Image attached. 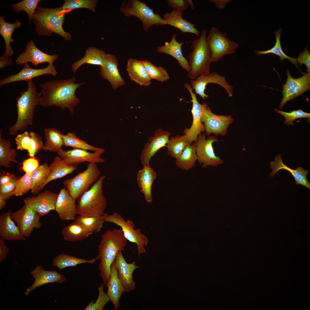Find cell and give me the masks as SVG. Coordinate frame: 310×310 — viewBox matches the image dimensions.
<instances>
[{"mask_svg":"<svg viewBox=\"0 0 310 310\" xmlns=\"http://www.w3.org/2000/svg\"><path fill=\"white\" fill-rule=\"evenodd\" d=\"M272 171L270 173L271 177H273L278 171L284 169L288 171L294 177L297 185H301L310 189V184L308 181L307 176L309 172V170H304L301 167H298L295 169L288 167L283 162L280 154H278L274 158V161L270 163Z\"/></svg>","mask_w":310,"mask_h":310,"instance_id":"obj_26","label":"cell"},{"mask_svg":"<svg viewBox=\"0 0 310 310\" xmlns=\"http://www.w3.org/2000/svg\"><path fill=\"white\" fill-rule=\"evenodd\" d=\"M96 260L95 258L91 260H87L66 254L61 253L53 259L52 265L53 266L57 267L60 270H61L65 268L69 267L76 266L79 264H92L94 263Z\"/></svg>","mask_w":310,"mask_h":310,"instance_id":"obj_39","label":"cell"},{"mask_svg":"<svg viewBox=\"0 0 310 310\" xmlns=\"http://www.w3.org/2000/svg\"><path fill=\"white\" fill-rule=\"evenodd\" d=\"M3 197L0 195V210H1L6 205L5 201Z\"/></svg>","mask_w":310,"mask_h":310,"instance_id":"obj_62","label":"cell"},{"mask_svg":"<svg viewBox=\"0 0 310 310\" xmlns=\"http://www.w3.org/2000/svg\"><path fill=\"white\" fill-rule=\"evenodd\" d=\"M61 233L65 240L72 242L81 241L92 234L75 221L63 227Z\"/></svg>","mask_w":310,"mask_h":310,"instance_id":"obj_36","label":"cell"},{"mask_svg":"<svg viewBox=\"0 0 310 310\" xmlns=\"http://www.w3.org/2000/svg\"><path fill=\"white\" fill-rule=\"evenodd\" d=\"M45 142L43 150L51 152L58 153L63 149L62 147L64 143L62 137V134L55 128L44 129Z\"/></svg>","mask_w":310,"mask_h":310,"instance_id":"obj_35","label":"cell"},{"mask_svg":"<svg viewBox=\"0 0 310 310\" xmlns=\"http://www.w3.org/2000/svg\"><path fill=\"white\" fill-rule=\"evenodd\" d=\"M98 1L96 0H65L61 7L65 10L85 8L92 12L95 11Z\"/></svg>","mask_w":310,"mask_h":310,"instance_id":"obj_48","label":"cell"},{"mask_svg":"<svg viewBox=\"0 0 310 310\" xmlns=\"http://www.w3.org/2000/svg\"><path fill=\"white\" fill-rule=\"evenodd\" d=\"M100 173L96 163H89L84 171L65 180L63 184L70 195L76 200L98 180Z\"/></svg>","mask_w":310,"mask_h":310,"instance_id":"obj_8","label":"cell"},{"mask_svg":"<svg viewBox=\"0 0 310 310\" xmlns=\"http://www.w3.org/2000/svg\"><path fill=\"white\" fill-rule=\"evenodd\" d=\"M286 73L287 78L285 84H283L281 92L283 97L280 104V109L288 101L301 96L310 89V73H304L302 77L297 78L291 77L288 69Z\"/></svg>","mask_w":310,"mask_h":310,"instance_id":"obj_13","label":"cell"},{"mask_svg":"<svg viewBox=\"0 0 310 310\" xmlns=\"http://www.w3.org/2000/svg\"><path fill=\"white\" fill-rule=\"evenodd\" d=\"M102 216L105 222L112 223L119 226L128 241L136 244L138 257L146 253L145 247L147 245L148 239L141 233L140 229H134L135 224L132 220H125L120 214L117 212L112 214L104 213Z\"/></svg>","mask_w":310,"mask_h":310,"instance_id":"obj_9","label":"cell"},{"mask_svg":"<svg viewBox=\"0 0 310 310\" xmlns=\"http://www.w3.org/2000/svg\"><path fill=\"white\" fill-rule=\"evenodd\" d=\"M32 182L31 175L25 173L18 179L15 190L11 196H20L31 190Z\"/></svg>","mask_w":310,"mask_h":310,"instance_id":"obj_50","label":"cell"},{"mask_svg":"<svg viewBox=\"0 0 310 310\" xmlns=\"http://www.w3.org/2000/svg\"><path fill=\"white\" fill-rule=\"evenodd\" d=\"M39 160L35 156L30 157L22 162L21 168L25 173L31 175L39 166Z\"/></svg>","mask_w":310,"mask_h":310,"instance_id":"obj_55","label":"cell"},{"mask_svg":"<svg viewBox=\"0 0 310 310\" xmlns=\"http://www.w3.org/2000/svg\"><path fill=\"white\" fill-rule=\"evenodd\" d=\"M104 285L101 283L98 287L99 294L96 301L90 302L85 310H103L106 304L109 301L107 293L104 291Z\"/></svg>","mask_w":310,"mask_h":310,"instance_id":"obj_49","label":"cell"},{"mask_svg":"<svg viewBox=\"0 0 310 310\" xmlns=\"http://www.w3.org/2000/svg\"><path fill=\"white\" fill-rule=\"evenodd\" d=\"M126 69L131 80L141 86L146 87L151 84V79L140 61L131 58L128 59Z\"/></svg>","mask_w":310,"mask_h":310,"instance_id":"obj_30","label":"cell"},{"mask_svg":"<svg viewBox=\"0 0 310 310\" xmlns=\"http://www.w3.org/2000/svg\"><path fill=\"white\" fill-rule=\"evenodd\" d=\"M30 273L35 280L32 284L24 292L26 296L43 285L55 282L62 283L66 280L65 276L58 273L57 270H44L40 266H37L34 270L30 272Z\"/></svg>","mask_w":310,"mask_h":310,"instance_id":"obj_25","label":"cell"},{"mask_svg":"<svg viewBox=\"0 0 310 310\" xmlns=\"http://www.w3.org/2000/svg\"><path fill=\"white\" fill-rule=\"evenodd\" d=\"M104 150L101 148L98 151L92 153L84 150L73 148L66 151L63 150L57 153L65 162L76 166L85 162L95 163L104 162L105 160L101 158V156Z\"/></svg>","mask_w":310,"mask_h":310,"instance_id":"obj_17","label":"cell"},{"mask_svg":"<svg viewBox=\"0 0 310 310\" xmlns=\"http://www.w3.org/2000/svg\"><path fill=\"white\" fill-rule=\"evenodd\" d=\"M168 5L177 11H183L187 10L188 5L186 0H168Z\"/></svg>","mask_w":310,"mask_h":310,"instance_id":"obj_57","label":"cell"},{"mask_svg":"<svg viewBox=\"0 0 310 310\" xmlns=\"http://www.w3.org/2000/svg\"><path fill=\"white\" fill-rule=\"evenodd\" d=\"M276 112L283 116L285 119L284 123L286 125H294L293 122L296 119L299 118H306L310 122V113H307L301 109H298L286 112L274 108Z\"/></svg>","mask_w":310,"mask_h":310,"instance_id":"obj_51","label":"cell"},{"mask_svg":"<svg viewBox=\"0 0 310 310\" xmlns=\"http://www.w3.org/2000/svg\"><path fill=\"white\" fill-rule=\"evenodd\" d=\"M105 178L101 176L91 188L78 199L77 214L82 217L102 216L107 202L103 190V183Z\"/></svg>","mask_w":310,"mask_h":310,"instance_id":"obj_6","label":"cell"},{"mask_svg":"<svg viewBox=\"0 0 310 310\" xmlns=\"http://www.w3.org/2000/svg\"><path fill=\"white\" fill-rule=\"evenodd\" d=\"M11 213L9 210L0 215V238L4 240H24L26 237L11 217Z\"/></svg>","mask_w":310,"mask_h":310,"instance_id":"obj_29","label":"cell"},{"mask_svg":"<svg viewBox=\"0 0 310 310\" xmlns=\"http://www.w3.org/2000/svg\"><path fill=\"white\" fill-rule=\"evenodd\" d=\"M13 64V61L9 56L5 53L2 55L0 58V69L5 67L11 66Z\"/></svg>","mask_w":310,"mask_h":310,"instance_id":"obj_59","label":"cell"},{"mask_svg":"<svg viewBox=\"0 0 310 310\" xmlns=\"http://www.w3.org/2000/svg\"><path fill=\"white\" fill-rule=\"evenodd\" d=\"M207 33V30L203 29L199 37L191 43L192 51L187 56L190 67L187 76L191 80L210 73L211 52L206 41Z\"/></svg>","mask_w":310,"mask_h":310,"instance_id":"obj_5","label":"cell"},{"mask_svg":"<svg viewBox=\"0 0 310 310\" xmlns=\"http://www.w3.org/2000/svg\"><path fill=\"white\" fill-rule=\"evenodd\" d=\"M21 25L20 20H17L13 23H10L6 22L3 16H0V34L3 37L5 43V53L9 56L13 54L14 51L10 43L13 42L12 35L14 30L19 28Z\"/></svg>","mask_w":310,"mask_h":310,"instance_id":"obj_37","label":"cell"},{"mask_svg":"<svg viewBox=\"0 0 310 310\" xmlns=\"http://www.w3.org/2000/svg\"><path fill=\"white\" fill-rule=\"evenodd\" d=\"M218 142L216 136H210L207 139L206 135L201 134L196 143V153L197 161L202 168L208 166L216 167L222 164L223 161L214 153L212 144Z\"/></svg>","mask_w":310,"mask_h":310,"instance_id":"obj_12","label":"cell"},{"mask_svg":"<svg viewBox=\"0 0 310 310\" xmlns=\"http://www.w3.org/2000/svg\"><path fill=\"white\" fill-rule=\"evenodd\" d=\"M227 36L225 32L215 27L210 29L206 40L211 52V63L218 61L225 55L233 53L238 48L239 44Z\"/></svg>","mask_w":310,"mask_h":310,"instance_id":"obj_10","label":"cell"},{"mask_svg":"<svg viewBox=\"0 0 310 310\" xmlns=\"http://www.w3.org/2000/svg\"><path fill=\"white\" fill-rule=\"evenodd\" d=\"M107 287L106 293L109 301L113 303L115 309L117 310L120 306V299L125 291L122 284L118 277L115 261L111 266V275Z\"/></svg>","mask_w":310,"mask_h":310,"instance_id":"obj_31","label":"cell"},{"mask_svg":"<svg viewBox=\"0 0 310 310\" xmlns=\"http://www.w3.org/2000/svg\"><path fill=\"white\" fill-rule=\"evenodd\" d=\"M74 221L92 234L100 232L105 222L102 215L90 217L79 216L76 218Z\"/></svg>","mask_w":310,"mask_h":310,"instance_id":"obj_43","label":"cell"},{"mask_svg":"<svg viewBox=\"0 0 310 310\" xmlns=\"http://www.w3.org/2000/svg\"><path fill=\"white\" fill-rule=\"evenodd\" d=\"M106 54L103 50L92 46L88 47L84 57L72 64L71 66L72 71L74 73H75L78 69L85 64L102 67Z\"/></svg>","mask_w":310,"mask_h":310,"instance_id":"obj_34","label":"cell"},{"mask_svg":"<svg viewBox=\"0 0 310 310\" xmlns=\"http://www.w3.org/2000/svg\"><path fill=\"white\" fill-rule=\"evenodd\" d=\"M57 72L53 63H49L46 67L41 69H33L31 68L27 63L17 73L10 75L0 81V86H2L8 84L19 81H25L26 82L38 76L45 74L56 75Z\"/></svg>","mask_w":310,"mask_h":310,"instance_id":"obj_21","label":"cell"},{"mask_svg":"<svg viewBox=\"0 0 310 310\" xmlns=\"http://www.w3.org/2000/svg\"><path fill=\"white\" fill-rule=\"evenodd\" d=\"M117 274L124 287L125 291L129 292L134 289L135 283L133 280V272L140 266L135 262L128 263L126 261L122 253H118L115 260Z\"/></svg>","mask_w":310,"mask_h":310,"instance_id":"obj_22","label":"cell"},{"mask_svg":"<svg viewBox=\"0 0 310 310\" xmlns=\"http://www.w3.org/2000/svg\"><path fill=\"white\" fill-rule=\"evenodd\" d=\"M68 11L61 7L53 9L40 6L38 7L33 18L37 34L39 36H50L55 33L66 40H71V34L65 31L62 27Z\"/></svg>","mask_w":310,"mask_h":310,"instance_id":"obj_3","label":"cell"},{"mask_svg":"<svg viewBox=\"0 0 310 310\" xmlns=\"http://www.w3.org/2000/svg\"><path fill=\"white\" fill-rule=\"evenodd\" d=\"M59 58L56 54L49 55L40 50L32 40L27 42L24 51L19 54L16 60V64L21 65L31 62L37 67L39 64L45 63H53Z\"/></svg>","mask_w":310,"mask_h":310,"instance_id":"obj_20","label":"cell"},{"mask_svg":"<svg viewBox=\"0 0 310 310\" xmlns=\"http://www.w3.org/2000/svg\"><path fill=\"white\" fill-rule=\"evenodd\" d=\"M296 59L299 66H301L303 64H304L307 68L306 72L310 73V54L307 46L304 48L303 52L300 53Z\"/></svg>","mask_w":310,"mask_h":310,"instance_id":"obj_56","label":"cell"},{"mask_svg":"<svg viewBox=\"0 0 310 310\" xmlns=\"http://www.w3.org/2000/svg\"><path fill=\"white\" fill-rule=\"evenodd\" d=\"M16 145V149L18 150H27L29 149L31 140V136L30 133L27 131L18 134L15 138Z\"/></svg>","mask_w":310,"mask_h":310,"instance_id":"obj_53","label":"cell"},{"mask_svg":"<svg viewBox=\"0 0 310 310\" xmlns=\"http://www.w3.org/2000/svg\"><path fill=\"white\" fill-rule=\"evenodd\" d=\"M190 83L191 87L195 90V94L199 95L204 100L209 97L205 93V90L207 85L209 83L220 86L226 90L229 96L231 97L233 95L232 86L228 83L224 77L216 72L200 75L195 80H191Z\"/></svg>","mask_w":310,"mask_h":310,"instance_id":"obj_16","label":"cell"},{"mask_svg":"<svg viewBox=\"0 0 310 310\" xmlns=\"http://www.w3.org/2000/svg\"><path fill=\"white\" fill-rule=\"evenodd\" d=\"M11 216L25 237L30 236L34 228L39 229L42 226L38 214L25 204L20 209L11 212Z\"/></svg>","mask_w":310,"mask_h":310,"instance_id":"obj_14","label":"cell"},{"mask_svg":"<svg viewBox=\"0 0 310 310\" xmlns=\"http://www.w3.org/2000/svg\"><path fill=\"white\" fill-rule=\"evenodd\" d=\"M64 145L77 148L96 152L101 149L92 146L86 142L80 139L73 132H69L66 134H62Z\"/></svg>","mask_w":310,"mask_h":310,"instance_id":"obj_45","label":"cell"},{"mask_svg":"<svg viewBox=\"0 0 310 310\" xmlns=\"http://www.w3.org/2000/svg\"><path fill=\"white\" fill-rule=\"evenodd\" d=\"M189 145L187 136L185 135H177L170 138L166 144L167 154L170 157L177 158L186 147Z\"/></svg>","mask_w":310,"mask_h":310,"instance_id":"obj_42","label":"cell"},{"mask_svg":"<svg viewBox=\"0 0 310 310\" xmlns=\"http://www.w3.org/2000/svg\"><path fill=\"white\" fill-rule=\"evenodd\" d=\"M176 37V33H173L170 42L166 41L164 45L157 47V52L167 54L173 57L178 61L179 65L188 73L190 70L189 63L183 55L181 47L184 43L178 42Z\"/></svg>","mask_w":310,"mask_h":310,"instance_id":"obj_28","label":"cell"},{"mask_svg":"<svg viewBox=\"0 0 310 310\" xmlns=\"http://www.w3.org/2000/svg\"><path fill=\"white\" fill-rule=\"evenodd\" d=\"M176 159V166L182 170H188L193 167L197 160L196 142L187 146Z\"/></svg>","mask_w":310,"mask_h":310,"instance_id":"obj_38","label":"cell"},{"mask_svg":"<svg viewBox=\"0 0 310 310\" xmlns=\"http://www.w3.org/2000/svg\"><path fill=\"white\" fill-rule=\"evenodd\" d=\"M50 172L49 166L46 163H44L31 175V190L32 194L35 195L38 193L39 189L46 181Z\"/></svg>","mask_w":310,"mask_h":310,"instance_id":"obj_41","label":"cell"},{"mask_svg":"<svg viewBox=\"0 0 310 310\" xmlns=\"http://www.w3.org/2000/svg\"><path fill=\"white\" fill-rule=\"evenodd\" d=\"M55 211L63 220H74L77 213L75 200L70 195L64 187L58 194L55 204Z\"/></svg>","mask_w":310,"mask_h":310,"instance_id":"obj_24","label":"cell"},{"mask_svg":"<svg viewBox=\"0 0 310 310\" xmlns=\"http://www.w3.org/2000/svg\"><path fill=\"white\" fill-rule=\"evenodd\" d=\"M11 143L9 140L2 137V130L0 132V165L9 168L11 162L17 163L16 159V150L11 148Z\"/></svg>","mask_w":310,"mask_h":310,"instance_id":"obj_40","label":"cell"},{"mask_svg":"<svg viewBox=\"0 0 310 310\" xmlns=\"http://www.w3.org/2000/svg\"><path fill=\"white\" fill-rule=\"evenodd\" d=\"M40 1V0H24L11 5L10 6L13 8V11L16 13L22 11H25L28 14L29 22L31 24L34 14L38 8L37 4Z\"/></svg>","mask_w":310,"mask_h":310,"instance_id":"obj_47","label":"cell"},{"mask_svg":"<svg viewBox=\"0 0 310 310\" xmlns=\"http://www.w3.org/2000/svg\"><path fill=\"white\" fill-rule=\"evenodd\" d=\"M18 179L15 176L8 183L0 185V195L5 200L11 197V194L15 189Z\"/></svg>","mask_w":310,"mask_h":310,"instance_id":"obj_54","label":"cell"},{"mask_svg":"<svg viewBox=\"0 0 310 310\" xmlns=\"http://www.w3.org/2000/svg\"><path fill=\"white\" fill-rule=\"evenodd\" d=\"M58 195L46 190L35 196L25 198L24 202L36 212L40 217L48 214L51 210H55Z\"/></svg>","mask_w":310,"mask_h":310,"instance_id":"obj_18","label":"cell"},{"mask_svg":"<svg viewBox=\"0 0 310 310\" xmlns=\"http://www.w3.org/2000/svg\"><path fill=\"white\" fill-rule=\"evenodd\" d=\"M209 1L215 4L216 8L223 9L231 1V0H210Z\"/></svg>","mask_w":310,"mask_h":310,"instance_id":"obj_61","label":"cell"},{"mask_svg":"<svg viewBox=\"0 0 310 310\" xmlns=\"http://www.w3.org/2000/svg\"><path fill=\"white\" fill-rule=\"evenodd\" d=\"M170 135L169 131L161 128L155 131L154 135L149 138V142L145 144L141 151L140 160L143 166L149 164L151 158L161 148L166 147Z\"/></svg>","mask_w":310,"mask_h":310,"instance_id":"obj_19","label":"cell"},{"mask_svg":"<svg viewBox=\"0 0 310 310\" xmlns=\"http://www.w3.org/2000/svg\"><path fill=\"white\" fill-rule=\"evenodd\" d=\"M119 62L116 56L110 54H106L104 65L100 67V74L101 77L108 80L112 89L116 90L125 84L119 71Z\"/></svg>","mask_w":310,"mask_h":310,"instance_id":"obj_23","label":"cell"},{"mask_svg":"<svg viewBox=\"0 0 310 310\" xmlns=\"http://www.w3.org/2000/svg\"><path fill=\"white\" fill-rule=\"evenodd\" d=\"M120 11L127 17L134 16L138 18L145 31H147L153 25L166 24V22L159 14L155 13L146 3L138 0L123 2L121 4Z\"/></svg>","mask_w":310,"mask_h":310,"instance_id":"obj_7","label":"cell"},{"mask_svg":"<svg viewBox=\"0 0 310 310\" xmlns=\"http://www.w3.org/2000/svg\"><path fill=\"white\" fill-rule=\"evenodd\" d=\"M186 1L188 5H189L191 7L192 9H194V5L191 0H186Z\"/></svg>","mask_w":310,"mask_h":310,"instance_id":"obj_63","label":"cell"},{"mask_svg":"<svg viewBox=\"0 0 310 310\" xmlns=\"http://www.w3.org/2000/svg\"><path fill=\"white\" fill-rule=\"evenodd\" d=\"M98 253L95 258L100 261L98 264L100 276L103 284L107 286L111 274V266L119 251H123L128 240L120 229L107 230L101 235Z\"/></svg>","mask_w":310,"mask_h":310,"instance_id":"obj_2","label":"cell"},{"mask_svg":"<svg viewBox=\"0 0 310 310\" xmlns=\"http://www.w3.org/2000/svg\"><path fill=\"white\" fill-rule=\"evenodd\" d=\"M137 173V180L140 191L143 194L146 201L148 203L152 201V185L156 178L154 170L150 165H145Z\"/></svg>","mask_w":310,"mask_h":310,"instance_id":"obj_27","label":"cell"},{"mask_svg":"<svg viewBox=\"0 0 310 310\" xmlns=\"http://www.w3.org/2000/svg\"><path fill=\"white\" fill-rule=\"evenodd\" d=\"M183 11L173 9L170 13L166 12L163 14V19L166 24L179 29L183 33H190L199 36L200 32L195 28V25L183 18Z\"/></svg>","mask_w":310,"mask_h":310,"instance_id":"obj_32","label":"cell"},{"mask_svg":"<svg viewBox=\"0 0 310 310\" xmlns=\"http://www.w3.org/2000/svg\"><path fill=\"white\" fill-rule=\"evenodd\" d=\"M202 104L203 109L201 121L204 127L205 134L225 135L230 125L234 122V119L230 115H216L212 111L206 103L204 102Z\"/></svg>","mask_w":310,"mask_h":310,"instance_id":"obj_11","label":"cell"},{"mask_svg":"<svg viewBox=\"0 0 310 310\" xmlns=\"http://www.w3.org/2000/svg\"><path fill=\"white\" fill-rule=\"evenodd\" d=\"M49 167L50 171V174L46 181L39 189L38 192L51 181L64 177L73 173L77 168L76 166L67 164L59 156L54 157Z\"/></svg>","mask_w":310,"mask_h":310,"instance_id":"obj_33","label":"cell"},{"mask_svg":"<svg viewBox=\"0 0 310 310\" xmlns=\"http://www.w3.org/2000/svg\"><path fill=\"white\" fill-rule=\"evenodd\" d=\"M74 77L53 80L40 84L41 96L39 105L44 107L55 106L62 110L68 109L73 114L74 108L80 102L75 95L77 89L84 83H75Z\"/></svg>","mask_w":310,"mask_h":310,"instance_id":"obj_1","label":"cell"},{"mask_svg":"<svg viewBox=\"0 0 310 310\" xmlns=\"http://www.w3.org/2000/svg\"><path fill=\"white\" fill-rule=\"evenodd\" d=\"M145 66L148 75L151 79L159 82L167 81L170 79L166 70L161 66H156L148 60H140Z\"/></svg>","mask_w":310,"mask_h":310,"instance_id":"obj_46","label":"cell"},{"mask_svg":"<svg viewBox=\"0 0 310 310\" xmlns=\"http://www.w3.org/2000/svg\"><path fill=\"white\" fill-rule=\"evenodd\" d=\"M9 250V249L5 244L4 240L0 238V263L5 259Z\"/></svg>","mask_w":310,"mask_h":310,"instance_id":"obj_58","label":"cell"},{"mask_svg":"<svg viewBox=\"0 0 310 310\" xmlns=\"http://www.w3.org/2000/svg\"><path fill=\"white\" fill-rule=\"evenodd\" d=\"M282 29L279 28L278 30L274 32L276 38V42L274 46L268 50L265 51H260L257 50L255 52L258 55H265L269 54H274L279 57L281 61L284 59H288L298 69H300L297 65L296 58H292L287 55L284 53L280 41Z\"/></svg>","mask_w":310,"mask_h":310,"instance_id":"obj_44","label":"cell"},{"mask_svg":"<svg viewBox=\"0 0 310 310\" xmlns=\"http://www.w3.org/2000/svg\"><path fill=\"white\" fill-rule=\"evenodd\" d=\"M27 90L20 92L17 98V117L15 123L9 128V134L14 135L19 131L26 130L32 124L36 106L39 105L41 94L38 92L32 80L27 82Z\"/></svg>","mask_w":310,"mask_h":310,"instance_id":"obj_4","label":"cell"},{"mask_svg":"<svg viewBox=\"0 0 310 310\" xmlns=\"http://www.w3.org/2000/svg\"><path fill=\"white\" fill-rule=\"evenodd\" d=\"M15 176L13 175L10 173L8 172L5 173L3 172V173L1 175L0 185H4L8 183Z\"/></svg>","mask_w":310,"mask_h":310,"instance_id":"obj_60","label":"cell"},{"mask_svg":"<svg viewBox=\"0 0 310 310\" xmlns=\"http://www.w3.org/2000/svg\"><path fill=\"white\" fill-rule=\"evenodd\" d=\"M30 133L31 136L29 149L28 151V155L30 157L34 156L35 154L40 150L43 149L44 144L42 139L38 134L31 131Z\"/></svg>","mask_w":310,"mask_h":310,"instance_id":"obj_52","label":"cell"},{"mask_svg":"<svg viewBox=\"0 0 310 310\" xmlns=\"http://www.w3.org/2000/svg\"><path fill=\"white\" fill-rule=\"evenodd\" d=\"M184 86L190 94L191 98L190 101L192 103L191 110L193 117L192 124L189 129L185 128L183 131L184 134L187 136L188 144L190 145L193 142H196L199 135L205 132L204 126L201 121L203 105L198 101L196 94L193 92L190 84L185 83Z\"/></svg>","mask_w":310,"mask_h":310,"instance_id":"obj_15","label":"cell"}]
</instances>
